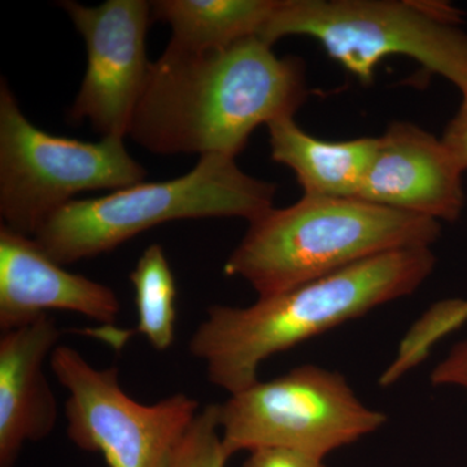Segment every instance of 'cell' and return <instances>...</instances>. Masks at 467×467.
Instances as JSON below:
<instances>
[{
    "mask_svg": "<svg viewBox=\"0 0 467 467\" xmlns=\"http://www.w3.org/2000/svg\"><path fill=\"white\" fill-rule=\"evenodd\" d=\"M430 380L434 386L459 387L467 392V339L456 344L436 365Z\"/></svg>",
    "mask_w": 467,
    "mask_h": 467,
    "instance_id": "obj_19",
    "label": "cell"
},
{
    "mask_svg": "<svg viewBox=\"0 0 467 467\" xmlns=\"http://www.w3.org/2000/svg\"><path fill=\"white\" fill-rule=\"evenodd\" d=\"M467 321V300L441 301L423 316L416 327L410 330L396 361L384 371L379 383L391 386L407 373L408 368L422 359L430 347L444 335L459 328Z\"/></svg>",
    "mask_w": 467,
    "mask_h": 467,
    "instance_id": "obj_16",
    "label": "cell"
},
{
    "mask_svg": "<svg viewBox=\"0 0 467 467\" xmlns=\"http://www.w3.org/2000/svg\"><path fill=\"white\" fill-rule=\"evenodd\" d=\"M146 169L124 138L84 142L34 126L3 79L0 86V216L3 226L34 236L73 196L143 182Z\"/></svg>",
    "mask_w": 467,
    "mask_h": 467,
    "instance_id": "obj_6",
    "label": "cell"
},
{
    "mask_svg": "<svg viewBox=\"0 0 467 467\" xmlns=\"http://www.w3.org/2000/svg\"><path fill=\"white\" fill-rule=\"evenodd\" d=\"M460 21V12L445 3L278 0L259 36L272 46L285 36L316 39L328 57L367 85L384 58H413L465 97L467 33Z\"/></svg>",
    "mask_w": 467,
    "mask_h": 467,
    "instance_id": "obj_5",
    "label": "cell"
},
{
    "mask_svg": "<svg viewBox=\"0 0 467 467\" xmlns=\"http://www.w3.org/2000/svg\"><path fill=\"white\" fill-rule=\"evenodd\" d=\"M275 193V183L244 173L235 159L205 155L182 177L67 202L33 238L48 256L67 265L115 250L169 221L239 217L251 223L273 208Z\"/></svg>",
    "mask_w": 467,
    "mask_h": 467,
    "instance_id": "obj_4",
    "label": "cell"
},
{
    "mask_svg": "<svg viewBox=\"0 0 467 467\" xmlns=\"http://www.w3.org/2000/svg\"><path fill=\"white\" fill-rule=\"evenodd\" d=\"M51 310L110 325L121 303L109 285L67 272L33 236L0 226V330L21 327Z\"/></svg>",
    "mask_w": 467,
    "mask_h": 467,
    "instance_id": "obj_11",
    "label": "cell"
},
{
    "mask_svg": "<svg viewBox=\"0 0 467 467\" xmlns=\"http://www.w3.org/2000/svg\"><path fill=\"white\" fill-rule=\"evenodd\" d=\"M441 140L453 153L463 171H467V95L462 97V103L445 128Z\"/></svg>",
    "mask_w": 467,
    "mask_h": 467,
    "instance_id": "obj_20",
    "label": "cell"
},
{
    "mask_svg": "<svg viewBox=\"0 0 467 467\" xmlns=\"http://www.w3.org/2000/svg\"><path fill=\"white\" fill-rule=\"evenodd\" d=\"M60 7L72 18L88 52L84 81L69 119H88L103 138H124L150 72L146 36L153 20L150 3L107 0L86 7L66 0Z\"/></svg>",
    "mask_w": 467,
    "mask_h": 467,
    "instance_id": "obj_9",
    "label": "cell"
},
{
    "mask_svg": "<svg viewBox=\"0 0 467 467\" xmlns=\"http://www.w3.org/2000/svg\"><path fill=\"white\" fill-rule=\"evenodd\" d=\"M129 279L135 292L137 331L153 349L165 352L175 340L177 287L164 248H146Z\"/></svg>",
    "mask_w": 467,
    "mask_h": 467,
    "instance_id": "obj_15",
    "label": "cell"
},
{
    "mask_svg": "<svg viewBox=\"0 0 467 467\" xmlns=\"http://www.w3.org/2000/svg\"><path fill=\"white\" fill-rule=\"evenodd\" d=\"M441 233L431 218L361 199L304 195L252 220L223 272L266 296L389 252L431 248Z\"/></svg>",
    "mask_w": 467,
    "mask_h": 467,
    "instance_id": "obj_3",
    "label": "cell"
},
{
    "mask_svg": "<svg viewBox=\"0 0 467 467\" xmlns=\"http://www.w3.org/2000/svg\"><path fill=\"white\" fill-rule=\"evenodd\" d=\"M436 264L431 248L371 257L247 306H211L189 352L209 382L229 395L259 382L261 365L278 353L416 292Z\"/></svg>",
    "mask_w": 467,
    "mask_h": 467,
    "instance_id": "obj_2",
    "label": "cell"
},
{
    "mask_svg": "<svg viewBox=\"0 0 467 467\" xmlns=\"http://www.w3.org/2000/svg\"><path fill=\"white\" fill-rule=\"evenodd\" d=\"M272 159L291 169L304 195L358 198L376 153L378 138L331 140L313 137L285 117L267 125Z\"/></svg>",
    "mask_w": 467,
    "mask_h": 467,
    "instance_id": "obj_13",
    "label": "cell"
},
{
    "mask_svg": "<svg viewBox=\"0 0 467 467\" xmlns=\"http://www.w3.org/2000/svg\"><path fill=\"white\" fill-rule=\"evenodd\" d=\"M50 367L67 392V439L100 454L109 467H169L201 411L199 401L184 393L155 404L134 400L119 383V368L92 367L73 347L58 344Z\"/></svg>",
    "mask_w": 467,
    "mask_h": 467,
    "instance_id": "obj_8",
    "label": "cell"
},
{
    "mask_svg": "<svg viewBox=\"0 0 467 467\" xmlns=\"http://www.w3.org/2000/svg\"><path fill=\"white\" fill-rule=\"evenodd\" d=\"M63 331L45 315L0 337V467H14L26 442L43 441L58 417L45 374Z\"/></svg>",
    "mask_w": 467,
    "mask_h": 467,
    "instance_id": "obj_12",
    "label": "cell"
},
{
    "mask_svg": "<svg viewBox=\"0 0 467 467\" xmlns=\"http://www.w3.org/2000/svg\"><path fill=\"white\" fill-rule=\"evenodd\" d=\"M465 173L442 140L410 122L396 121L378 138L356 199L453 223L465 207Z\"/></svg>",
    "mask_w": 467,
    "mask_h": 467,
    "instance_id": "obj_10",
    "label": "cell"
},
{
    "mask_svg": "<svg viewBox=\"0 0 467 467\" xmlns=\"http://www.w3.org/2000/svg\"><path fill=\"white\" fill-rule=\"evenodd\" d=\"M306 98L303 61L276 57L259 36L207 51L169 42L150 63L128 135L159 155L235 159L256 128L295 117Z\"/></svg>",
    "mask_w": 467,
    "mask_h": 467,
    "instance_id": "obj_1",
    "label": "cell"
},
{
    "mask_svg": "<svg viewBox=\"0 0 467 467\" xmlns=\"http://www.w3.org/2000/svg\"><path fill=\"white\" fill-rule=\"evenodd\" d=\"M230 459L221 435L218 404H209L199 411L169 467H226Z\"/></svg>",
    "mask_w": 467,
    "mask_h": 467,
    "instance_id": "obj_17",
    "label": "cell"
},
{
    "mask_svg": "<svg viewBox=\"0 0 467 467\" xmlns=\"http://www.w3.org/2000/svg\"><path fill=\"white\" fill-rule=\"evenodd\" d=\"M276 5L278 0H158L150 11L171 26V43L207 51L260 36Z\"/></svg>",
    "mask_w": 467,
    "mask_h": 467,
    "instance_id": "obj_14",
    "label": "cell"
},
{
    "mask_svg": "<svg viewBox=\"0 0 467 467\" xmlns=\"http://www.w3.org/2000/svg\"><path fill=\"white\" fill-rule=\"evenodd\" d=\"M242 467H327L325 460L285 448H260L248 451Z\"/></svg>",
    "mask_w": 467,
    "mask_h": 467,
    "instance_id": "obj_18",
    "label": "cell"
},
{
    "mask_svg": "<svg viewBox=\"0 0 467 467\" xmlns=\"http://www.w3.org/2000/svg\"><path fill=\"white\" fill-rule=\"evenodd\" d=\"M230 457L260 448H285L326 460L374 434L387 416L364 404L337 371L303 365L275 379L259 380L218 404Z\"/></svg>",
    "mask_w": 467,
    "mask_h": 467,
    "instance_id": "obj_7",
    "label": "cell"
}]
</instances>
